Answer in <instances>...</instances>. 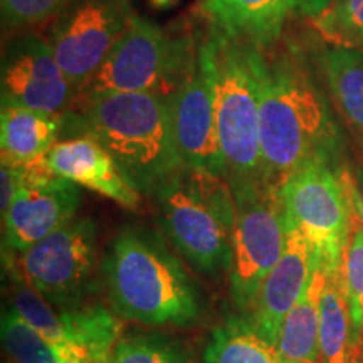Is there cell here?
Returning a JSON list of instances; mask_svg holds the SVG:
<instances>
[{"instance_id":"83f0119b","label":"cell","mask_w":363,"mask_h":363,"mask_svg":"<svg viewBox=\"0 0 363 363\" xmlns=\"http://www.w3.org/2000/svg\"><path fill=\"white\" fill-rule=\"evenodd\" d=\"M0 179H2V184H0V208H2V219H6L22 184H24L26 165H12V163L2 162Z\"/></svg>"},{"instance_id":"4dcf8cb0","label":"cell","mask_w":363,"mask_h":363,"mask_svg":"<svg viewBox=\"0 0 363 363\" xmlns=\"http://www.w3.org/2000/svg\"><path fill=\"white\" fill-rule=\"evenodd\" d=\"M98 363H113V362H111V357H108V358H104V360L98 362Z\"/></svg>"},{"instance_id":"603a6c76","label":"cell","mask_w":363,"mask_h":363,"mask_svg":"<svg viewBox=\"0 0 363 363\" xmlns=\"http://www.w3.org/2000/svg\"><path fill=\"white\" fill-rule=\"evenodd\" d=\"M203 363H283L272 343L244 318H229L212 331Z\"/></svg>"},{"instance_id":"d4e9b609","label":"cell","mask_w":363,"mask_h":363,"mask_svg":"<svg viewBox=\"0 0 363 363\" xmlns=\"http://www.w3.org/2000/svg\"><path fill=\"white\" fill-rule=\"evenodd\" d=\"M311 22L330 45L363 52V0H335Z\"/></svg>"},{"instance_id":"ba28073f","label":"cell","mask_w":363,"mask_h":363,"mask_svg":"<svg viewBox=\"0 0 363 363\" xmlns=\"http://www.w3.org/2000/svg\"><path fill=\"white\" fill-rule=\"evenodd\" d=\"M11 272L59 310L89 305L98 291L96 225L74 219L26 251L17 252Z\"/></svg>"},{"instance_id":"52a82bcc","label":"cell","mask_w":363,"mask_h":363,"mask_svg":"<svg viewBox=\"0 0 363 363\" xmlns=\"http://www.w3.org/2000/svg\"><path fill=\"white\" fill-rule=\"evenodd\" d=\"M278 194L284 219L310 242L316 266L326 272L342 267L357 216L343 169L310 162L289 175Z\"/></svg>"},{"instance_id":"8fae6325","label":"cell","mask_w":363,"mask_h":363,"mask_svg":"<svg viewBox=\"0 0 363 363\" xmlns=\"http://www.w3.org/2000/svg\"><path fill=\"white\" fill-rule=\"evenodd\" d=\"M177 148L185 167L225 179L217 135L216 83L211 39L197 48L194 62L169 94Z\"/></svg>"},{"instance_id":"9c48e42d","label":"cell","mask_w":363,"mask_h":363,"mask_svg":"<svg viewBox=\"0 0 363 363\" xmlns=\"http://www.w3.org/2000/svg\"><path fill=\"white\" fill-rule=\"evenodd\" d=\"M135 16L128 0H71L54 17L45 40L76 93L89 83Z\"/></svg>"},{"instance_id":"d6986e66","label":"cell","mask_w":363,"mask_h":363,"mask_svg":"<svg viewBox=\"0 0 363 363\" xmlns=\"http://www.w3.org/2000/svg\"><path fill=\"white\" fill-rule=\"evenodd\" d=\"M360 335L342 266L328 272L321 294L320 363H355Z\"/></svg>"},{"instance_id":"7402d4cb","label":"cell","mask_w":363,"mask_h":363,"mask_svg":"<svg viewBox=\"0 0 363 363\" xmlns=\"http://www.w3.org/2000/svg\"><path fill=\"white\" fill-rule=\"evenodd\" d=\"M2 345L13 363H98L89 353L45 338L12 306L2 315Z\"/></svg>"},{"instance_id":"ac0fdd59","label":"cell","mask_w":363,"mask_h":363,"mask_svg":"<svg viewBox=\"0 0 363 363\" xmlns=\"http://www.w3.org/2000/svg\"><path fill=\"white\" fill-rule=\"evenodd\" d=\"M65 128V113H45L21 106H2L0 147L2 162L29 165L57 143Z\"/></svg>"},{"instance_id":"484cf974","label":"cell","mask_w":363,"mask_h":363,"mask_svg":"<svg viewBox=\"0 0 363 363\" xmlns=\"http://www.w3.org/2000/svg\"><path fill=\"white\" fill-rule=\"evenodd\" d=\"M71 0H0L2 24L6 29H26L54 19Z\"/></svg>"},{"instance_id":"cb8c5ba5","label":"cell","mask_w":363,"mask_h":363,"mask_svg":"<svg viewBox=\"0 0 363 363\" xmlns=\"http://www.w3.org/2000/svg\"><path fill=\"white\" fill-rule=\"evenodd\" d=\"M113 363H197L192 352L169 335L147 331L121 337L111 353Z\"/></svg>"},{"instance_id":"8992f818","label":"cell","mask_w":363,"mask_h":363,"mask_svg":"<svg viewBox=\"0 0 363 363\" xmlns=\"http://www.w3.org/2000/svg\"><path fill=\"white\" fill-rule=\"evenodd\" d=\"M192 39L174 38L163 27L135 16L71 110L103 94L160 93L169 96L194 62Z\"/></svg>"},{"instance_id":"2e32d148","label":"cell","mask_w":363,"mask_h":363,"mask_svg":"<svg viewBox=\"0 0 363 363\" xmlns=\"http://www.w3.org/2000/svg\"><path fill=\"white\" fill-rule=\"evenodd\" d=\"M40 160L54 175L94 190L126 211H136L142 203V194L130 184L110 153L91 136L57 142Z\"/></svg>"},{"instance_id":"9a60e30c","label":"cell","mask_w":363,"mask_h":363,"mask_svg":"<svg viewBox=\"0 0 363 363\" xmlns=\"http://www.w3.org/2000/svg\"><path fill=\"white\" fill-rule=\"evenodd\" d=\"M284 227V251L262 283L251 311L254 328L274 347L284 318L305 294L316 267L315 256L305 235L286 219Z\"/></svg>"},{"instance_id":"7c38bea8","label":"cell","mask_w":363,"mask_h":363,"mask_svg":"<svg viewBox=\"0 0 363 363\" xmlns=\"http://www.w3.org/2000/svg\"><path fill=\"white\" fill-rule=\"evenodd\" d=\"M76 98L78 93L59 66L48 40L26 33L7 44L0 67L2 106L66 113Z\"/></svg>"},{"instance_id":"5bb4252c","label":"cell","mask_w":363,"mask_h":363,"mask_svg":"<svg viewBox=\"0 0 363 363\" xmlns=\"http://www.w3.org/2000/svg\"><path fill=\"white\" fill-rule=\"evenodd\" d=\"M81 206L78 185L54 175L43 160L26 165L24 184L4 222L6 244L22 252L76 219Z\"/></svg>"},{"instance_id":"44dd1931","label":"cell","mask_w":363,"mask_h":363,"mask_svg":"<svg viewBox=\"0 0 363 363\" xmlns=\"http://www.w3.org/2000/svg\"><path fill=\"white\" fill-rule=\"evenodd\" d=\"M321 67L331 101L363 148V52L330 45L321 56Z\"/></svg>"},{"instance_id":"277c9868","label":"cell","mask_w":363,"mask_h":363,"mask_svg":"<svg viewBox=\"0 0 363 363\" xmlns=\"http://www.w3.org/2000/svg\"><path fill=\"white\" fill-rule=\"evenodd\" d=\"M211 39L217 135L233 194L269 189L261 152V49L216 33Z\"/></svg>"},{"instance_id":"f546056e","label":"cell","mask_w":363,"mask_h":363,"mask_svg":"<svg viewBox=\"0 0 363 363\" xmlns=\"http://www.w3.org/2000/svg\"><path fill=\"white\" fill-rule=\"evenodd\" d=\"M335 0H296V9L303 16L315 19V17L323 13Z\"/></svg>"},{"instance_id":"7a4b0ae2","label":"cell","mask_w":363,"mask_h":363,"mask_svg":"<svg viewBox=\"0 0 363 363\" xmlns=\"http://www.w3.org/2000/svg\"><path fill=\"white\" fill-rule=\"evenodd\" d=\"M101 269L110 310L120 320L177 328L201 320V291L157 233L125 227Z\"/></svg>"},{"instance_id":"4316f807","label":"cell","mask_w":363,"mask_h":363,"mask_svg":"<svg viewBox=\"0 0 363 363\" xmlns=\"http://www.w3.org/2000/svg\"><path fill=\"white\" fill-rule=\"evenodd\" d=\"M343 272L350 293L353 316L363 335V222L357 217L343 256Z\"/></svg>"},{"instance_id":"4fadbf2b","label":"cell","mask_w":363,"mask_h":363,"mask_svg":"<svg viewBox=\"0 0 363 363\" xmlns=\"http://www.w3.org/2000/svg\"><path fill=\"white\" fill-rule=\"evenodd\" d=\"M11 306L45 338L89 353L96 362L111 357L123 330L120 318L103 303L59 310L16 274H12Z\"/></svg>"},{"instance_id":"30bf717a","label":"cell","mask_w":363,"mask_h":363,"mask_svg":"<svg viewBox=\"0 0 363 363\" xmlns=\"http://www.w3.org/2000/svg\"><path fill=\"white\" fill-rule=\"evenodd\" d=\"M234 195V194H233ZM230 296L240 310L252 311L267 274L284 251L286 227L278 190L235 194Z\"/></svg>"},{"instance_id":"6da1fadb","label":"cell","mask_w":363,"mask_h":363,"mask_svg":"<svg viewBox=\"0 0 363 363\" xmlns=\"http://www.w3.org/2000/svg\"><path fill=\"white\" fill-rule=\"evenodd\" d=\"M261 152L266 184L272 190L310 162L338 165L342 135L328 99L293 54L262 57Z\"/></svg>"},{"instance_id":"ffe728a7","label":"cell","mask_w":363,"mask_h":363,"mask_svg":"<svg viewBox=\"0 0 363 363\" xmlns=\"http://www.w3.org/2000/svg\"><path fill=\"white\" fill-rule=\"evenodd\" d=\"M328 272L315 267L305 294L281 326L276 350L283 363H320V305Z\"/></svg>"},{"instance_id":"f1b7e54d","label":"cell","mask_w":363,"mask_h":363,"mask_svg":"<svg viewBox=\"0 0 363 363\" xmlns=\"http://www.w3.org/2000/svg\"><path fill=\"white\" fill-rule=\"evenodd\" d=\"M348 187H350L353 207H355V214L358 219L363 222V163L358 167L355 180L348 179Z\"/></svg>"},{"instance_id":"5b68a950","label":"cell","mask_w":363,"mask_h":363,"mask_svg":"<svg viewBox=\"0 0 363 363\" xmlns=\"http://www.w3.org/2000/svg\"><path fill=\"white\" fill-rule=\"evenodd\" d=\"M153 201L163 234L194 269L211 278L229 274L238 211L224 177L185 167Z\"/></svg>"},{"instance_id":"3957f363","label":"cell","mask_w":363,"mask_h":363,"mask_svg":"<svg viewBox=\"0 0 363 363\" xmlns=\"http://www.w3.org/2000/svg\"><path fill=\"white\" fill-rule=\"evenodd\" d=\"M67 115L110 153L140 194L153 197L185 169L165 94H103Z\"/></svg>"},{"instance_id":"e0dca14e","label":"cell","mask_w":363,"mask_h":363,"mask_svg":"<svg viewBox=\"0 0 363 363\" xmlns=\"http://www.w3.org/2000/svg\"><path fill=\"white\" fill-rule=\"evenodd\" d=\"M202 7L216 33L262 51L279 39L296 0H202Z\"/></svg>"}]
</instances>
